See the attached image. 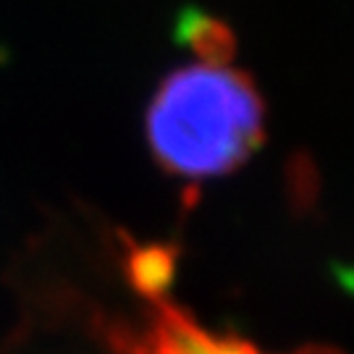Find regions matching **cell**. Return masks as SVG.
<instances>
[{"mask_svg": "<svg viewBox=\"0 0 354 354\" xmlns=\"http://www.w3.org/2000/svg\"><path fill=\"white\" fill-rule=\"evenodd\" d=\"M266 100L234 61L194 58L158 82L145 113L152 160L171 178L203 184L247 163L266 142Z\"/></svg>", "mask_w": 354, "mask_h": 354, "instance_id": "6da1fadb", "label": "cell"}, {"mask_svg": "<svg viewBox=\"0 0 354 354\" xmlns=\"http://www.w3.org/2000/svg\"><path fill=\"white\" fill-rule=\"evenodd\" d=\"M187 39L189 48L197 58H207V61H234L236 55V39L234 32L226 24H221L213 16H203V13H192L187 19Z\"/></svg>", "mask_w": 354, "mask_h": 354, "instance_id": "7a4b0ae2", "label": "cell"}]
</instances>
